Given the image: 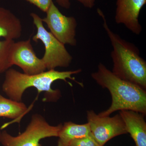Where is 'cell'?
<instances>
[{"label": "cell", "mask_w": 146, "mask_h": 146, "mask_svg": "<svg viewBox=\"0 0 146 146\" xmlns=\"http://www.w3.org/2000/svg\"><path fill=\"white\" fill-rule=\"evenodd\" d=\"M33 5L43 12H47L53 2L52 0H25Z\"/></svg>", "instance_id": "2e32d148"}, {"label": "cell", "mask_w": 146, "mask_h": 146, "mask_svg": "<svg viewBox=\"0 0 146 146\" xmlns=\"http://www.w3.org/2000/svg\"><path fill=\"white\" fill-rule=\"evenodd\" d=\"M92 78L102 88L107 89L112 98V103L106 110L98 114L106 117L113 112L129 110L146 115V91L136 84L120 79L102 63L91 74Z\"/></svg>", "instance_id": "7a4b0ae2"}, {"label": "cell", "mask_w": 146, "mask_h": 146, "mask_svg": "<svg viewBox=\"0 0 146 146\" xmlns=\"http://www.w3.org/2000/svg\"><path fill=\"white\" fill-rule=\"evenodd\" d=\"M29 108L22 102H17L3 96L0 92V117L20 120L27 113Z\"/></svg>", "instance_id": "4fadbf2b"}, {"label": "cell", "mask_w": 146, "mask_h": 146, "mask_svg": "<svg viewBox=\"0 0 146 146\" xmlns=\"http://www.w3.org/2000/svg\"><path fill=\"white\" fill-rule=\"evenodd\" d=\"M127 133L135 142V146H146V123L145 115L129 110L119 111Z\"/></svg>", "instance_id": "30bf717a"}, {"label": "cell", "mask_w": 146, "mask_h": 146, "mask_svg": "<svg viewBox=\"0 0 146 146\" xmlns=\"http://www.w3.org/2000/svg\"><path fill=\"white\" fill-rule=\"evenodd\" d=\"M93 136L88 123L78 124L72 122H66L62 124L58 134L57 146H69L76 139Z\"/></svg>", "instance_id": "7c38bea8"}, {"label": "cell", "mask_w": 146, "mask_h": 146, "mask_svg": "<svg viewBox=\"0 0 146 146\" xmlns=\"http://www.w3.org/2000/svg\"><path fill=\"white\" fill-rule=\"evenodd\" d=\"M86 8L91 9L95 6L96 0H76Z\"/></svg>", "instance_id": "e0dca14e"}, {"label": "cell", "mask_w": 146, "mask_h": 146, "mask_svg": "<svg viewBox=\"0 0 146 146\" xmlns=\"http://www.w3.org/2000/svg\"><path fill=\"white\" fill-rule=\"evenodd\" d=\"M1 129L0 128V135H1Z\"/></svg>", "instance_id": "d6986e66"}, {"label": "cell", "mask_w": 146, "mask_h": 146, "mask_svg": "<svg viewBox=\"0 0 146 146\" xmlns=\"http://www.w3.org/2000/svg\"><path fill=\"white\" fill-rule=\"evenodd\" d=\"M56 2L61 7L66 9H69L71 7L70 0H56Z\"/></svg>", "instance_id": "ac0fdd59"}, {"label": "cell", "mask_w": 146, "mask_h": 146, "mask_svg": "<svg viewBox=\"0 0 146 146\" xmlns=\"http://www.w3.org/2000/svg\"><path fill=\"white\" fill-rule=\"evenodd\" d=\"M69 146H101L93 136H88L73 140Z\"/></svg>", "instance_id": "9a60e30c"}, {"label": "cell", "mask_w": 146, "mask_h": 146, "mask_svg": "<svg viewBox=\"0 0 146 146\" xmlns=\"http://www.w3.org/2000/svg\"><path fill=\"white\" fill-rule=\"evenodd\" d=\"M98 13L113 48L110 55L113 63L112 72L119 78L146 90V61L140 56L138 48L112 31L103 13L100 10Z\"/></svg>", "instance_id": "3957f363"}, {"label": "cell", "mask_w": 146, "mask_h": 146, "mask_svg": "<svg viewBox=\"0 0 146 146\" xmlns=\"http://www.w3.org/2000/svg\"><path fill=\"white\" fill-rule=\"evenodd\" d=\"M86 116L91 134L100 146H104L114 137L127 133L119 114L113 117H102L91 110L87 111Z\"/></svg>", "instance_id": "8992f818"}, {"label": "cell", "mask_w": 146, "mask_h": 146, "mask_svg": "<svg viewBox=\"0 0 146 146\" xmlns=\"http://www.w3.org/2000/svg\"><path fill=\"white\" fill-rule=\"evenodd\" d=\"M13 40H0V74L5 72L13 65L11 62V48L14 43Z\"/></svg>", "instance_id": "5bb4252c"}, {"label": "cell", "mask_w": 146, "mask_h": 146, "mask_svg": "<svg viewBox=\"0 0 146 146\" xmlns=\"http://www.w3.org/2000/svg\"><path fill=\"white\" fill-rule=\"evenodd\" d=\"M146 4V0H117L116 23L122 24L134 34L139 35L142 31L139 14Z\"/></svg>", "instance_id": "9c48e42d"}, {"label": "cell", "mask_w": 146, "mask_h": 146, "mask_svg": "<svg viewBox=\"0 0 146 146\" xmlns=\"http://www.w3.org/2000/svg\"><path fill=\"white\" fill-rule=\"evenodd\" d=\"M81 72V69L67 71H58L54 69L37 74L28 75L10 68L5 72L2 89L9 99L15 101L22 102L24 92L31 87L36 88L38 93L44 91L48 96L49 101H56L60 98L61 94L60 90L52 89V83L57 80H63L71 85L67 81L68 79L83 87V83L76 81L75 78L72 77L73 75Z\"/></svg>", "instance_id": "6da1fadb"}, {"label": "cell", "mask_w": 146, "mask_h": 146, "mask_svg": "<svg viewBox=\"0 0 146 146\" xmlns=\"http://www.w3.org/2000/svg\"><path fill=\"white\" fill-rule=\"evenodd\" d=\"M46 13V16L42 18V21L47 25L50 32L63 44L76 46L77 22L76 18L63 15L53 2Z\"/></svg>", "instance_id": "52a82bcc"}, {"label": "cell", "mask_w": 146, "mask_h": 146, "mask_svg": "<svg viewBox=\"0 0 146 146\" xmlns=\"http://www.w3.org/2000/svg\"><path fill=\"white\" fill-rule=\"evenodd\" d=\"M11 62L28 75L40 74L46 71V66L42 58L37 57L29 39L14 42L11 48Z\"/></svg>", "instance_id": "ba28073f"}, {"label": "cell", "mask_w": 146, "mask_h": 146, "mask_svg": "<svg viewBox=\"0 0 146 146\" xmlns=\"http://www.w3.org/2000/svg\"><path fill=\"white\" fill-rule=\"evenodd\" d=\"M62 124L50 125L43 116L39 114L32 116L25 130L17 136H13L6 131H1L0 143L3 146H41L42 139L58 137Z\"/></svg>", "instance_id": "277c9868"}, {"label": "cell", "mask_w": 146, "mask_h": 146, "mask_svg": "<svg viewBox=\"0 0 146 146\" xmlns=\"http://www.w3.org/2000/svg\"><path fill=\"white\" fill-rule=\"evenodd\" d=\"M22 34L20 19L10 10L0 7V38L14 41L21 37Z\"/></svg>", "instance_id": "8fae6325"}, {"label": "cell", "mask_w": 146, "mask_h": 146, "mask_svg": "<svg viewBox=\"0 0 146 146\" xmlns=\"http://www.w3.org/2000/svg\"><path fill=\"white\" fill-rule=\"evenodd\" d=\"M30 16L36 29V33L33 37V40L35 42L41 41L44 46V54L42 59L46 69L48 70H54L57 67H69L73 58L65 45L46 29L42 18L39 15L31 13Z\"/></svg>", "instance_id": "5b68a950"}]
</instances>
